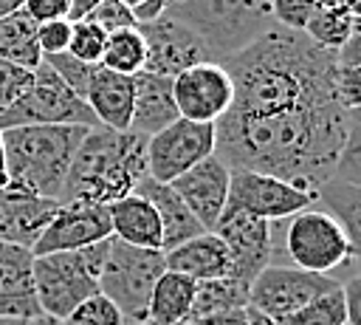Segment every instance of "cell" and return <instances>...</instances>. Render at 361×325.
Masks as SVG:
<instances>
[{"label": "cell", "mask_w": 361, "mask_h": 325, "mask_svg": "<svg viewBox=\"0 0 361 325\" xmlns=\"http://www.w3.org/2000/svg\"><path fill=\"white\" fill-rule=\"evenodd\" d=\"M347 113L341 102L271 116L228 110L214 124V155L228 170L274 175L316 195L333 178L347 133Z\"/></svg>", "instance_id": "cell-1"}, {"label": "cell", "mask_w": 361, "mask_h": 325, "mask_svg": "<svg viewBox=\"0 0 361 325\" xmlns=\"http://www.w3.org/2000/svg\"><path fill=\"white\" fill-rule=\"evenodd\" d=\"M223 65L234 82L231 110L240 113L271 116L341 102L336 85V54L319 48L305 31L274 25Z\"/></svg>", "instance_id": "cell-2"}, {"label": "cell", "mask_w": 361, "mask_h": 325, "mask_svg": "<svg viewBox=\"0 0 361 325\" xmlns=\"http://www.w3.org/2000/svg\"><path fill=\"white\" fill-rule=\"evenodd\" d=\"M147 178V138L127 130L90 127L82 138L59 192L62 203H113Z\"/></svg>", "instance_id": "cell-3"}, {"label": "cell", "mask_w": 361, "mask_h": 325, "mask_svg": "<svg viewBox=\"0 0 361 325\" xmlns=\"http://www.w3.org/2000/svg\"><path fill=\"white\" fill-rule=\"evenodd\" d=\"M90 127L76 124H28L3 130L6 181L31 195L59 203L71 161Z\"/></svg>", "instance_id": "cell-4"}, {"label": "cell", "mask_w": 361, "mask_h": 325, "mask_svg": "<svg viewBox=\"0 0 361 325\" xmlns=\"http://www.w3.org/2000/svg\"><path fill=\"white\" fill-rule=\"evenodd\" d=\"M164 17L200 37L214 62L231 59L276 25L271 0H169Z\"/></svg>", "instance_id": "cell-5"}, {"label": "cell", "mask_w": 361, "mask_h": 325, "mask_svg": "<svg viewBox=\"0 0 361 325\" xmlns=\"http://www.w3.org/2000/svg\"><path fill=\"white\" fill-rule=\"evenodd\" d=\"M110 240L79 249L34 257V288L42 317L65 319L76 305L99 294V274L107 260Z\"/></svg>", "instance_id": "cell-6"}, {"label": "cell", "mask_w": 361, "mask_h": 325, "mask_svg": "<svg viewBox=\"0 0 361 325\" xmlns=\"http://www.w3.org/2000/svg\"><path fill=\"white\" fill-rule=\"evenodd\" d=\"M166 271L164 252L135 249L110 237V252L99 274V294H104L124 317V325H144L155 283Z\"/></svg>", "instance_id": "cell-7"}, {"label": "cell", "mask_w": 361, "mask_h": 325, "mask_svg": "<svg viewBox=\"0 0 361 325\" xmlns=\"http://www.w3.org/2000/svg\"><path fill=\"white\" fill-rule=\"evenodd\" d=\"M282 223V254L288 257L285 266L333 277L330 271L350 263V240L341 223L319 203L290 215Z\"/></svg>", "instance_id": "cell-8"}, {"label": "cell", "mask_w": 361, "mask_h": 325, "mask_svg": "<svg viewBox=\"0 0 361 325\" xmlns=\"http://www.w3.org/2000/svg\"><path fill=\"white\" fill-rule=\"evenodd\" d=\"M28 124H76V127H99L93 110L85 99H79L45 62L34 68V79L28 90L0 113V130L28 127Z\"/></svg>", "instance_id": "cell-9"}, {"label": "cell", "mask_w": 361, "mask_h": 325, "mask_svg": "<svg viewBox=\"0 0 361 325\" xmlns=\"http://www.w3.org/2000/svg\"><path fill=\"white\" fill-rule=\"evenodd\" d=\"M338 285L341 283L336 277L271 263L254 277V283L248 288V308L259 311L262 317H268L276 325L285 317L296 314L299 308H305L307 302H313L316 297H322Z\"/></svg>", "instance_id": "cell-10"}, {"label": "cell", "mask_w": 361, "mask_h": 325, "mask_svg": "<svg viewBox=\"0 0 361 325\" xmlns=\"http://www.w3.org/2000/svg\"><path fill=\"white\" fill-rule=\"evenodd\" d=\"M214 155V124L175 119L169 127L147 138V175L172 184L200 161Z\"/></svg>", "instance_id": "cell-11"}, {"label": "cell", "mask_w": 361, "mask_h": 325, "mask_svg": "<svg viewBox=\"0 0 361 325\" xmlns=\"http://www.w3.org/2000/svg\"><path fill=\"white\" fill-rule=\"evenodd\" d=\"M316 206V195L279 181L274 175L251 172V170H231L228 178V206L254 218H262L268 223L288 220L290 215Z\"/></svg>", "instance_id": "cell-12"}, {"label": "cell", "mask_w": 361, "mask_h": 325, "mask_svg": "<svg viewBox=\"0 0 361 325\" xmlns=\"http://www.w3.org/2000/svg\"><path fill=\"white\" fill-rule=\"evenodd\" d=\"M178 116L197 124H217L234 105V82L223 62H197L172 79Z\"/></svg>", "instance_id": "cell-13"}, {"label": "cell", "mask_w": 361, "mask_h": 325, "mask_svg": "<svg viewBox=\"0 0 361 325\" xmlns=\"http://www.w3.org/2000/svg\"><path fill=\"white\" fill-rule=\"evenodd\" d=\"M214 235L228 249V257H231V274L228 277H234L251 288L254 277L265 266H271V254H274L271 223L262 218L237 212V209H226L214 226Z\"/></svg>", "instance_id": "cell-14"}, {"label": "cell", "mask_w": 361, "mask_h": 325, "mask_svg": "<svg viewBox=\"0 0 361 325\" xmlns=\"http://www.w3.org/2000/svg\"><path fill=\"white\" fill-rule=\"evenodd\" d=\"M110 240V215L102 203H62L31 254H56V252H79L96 243Z\"/></svg>", "instance_id": "cell-15"}, {"label": "cell", "mask_w": 361, "mask_h": 325, "mask_svg": "<svg viewBox=\"0 0 361 325\" xmlns=\"http://www.w3.org/2000/svg\"><path fill=\"white\" fill-rule=\"evenodd\" d=\"M138 28L147 42L144 71H149V73L175 79L178 73H183L186 68H192L197 62H214L209 48L200 42V37H195L186 25H180L169 17H158Z\"/></svg>", "instance_id": "cell-16"}, {"label": "cell", "mask_w": 361, "mask_h": 325, "mask_svg": "<svg viewBox=\"0 0 361 325\" xmlns=\"http://www.w3.org/2000/svg\"><path fill=\"white\" fill-rule=\"evenodd\" d=\"M228 178L231 170L217 155H212L197 167H192L189 172H183L180 178H175L169 187L180 195V201L195 215V220L206 232H214L217 220L228 206Z\"/></svg>", "instance_id": "cell-17"}, {"label": "cell", "mask_w": 361, "mask_h": 325, "mask_svg": "<svg viewBox=\"0 0 361 325\" xmlns=\"http://www.w3.org/2000/svg\"><path fill=\"white\" fill-rule=\"evenodd\" d=\"M56 209V201L31 195L11 184H0V243L34 249Z\"/></svg>", "instance_id": "cell-18"}, {"label": "cell", "mask_w": 361, "mask_h": 325, "mask_svg": "<svg viewBox=\"0 0 361 325\" xmlns=\"http://www.w3.org/2000/svg\"><path fill=\"white\" fill-rule=\"evenodd\" d=\"M42 317L34 288L31 249L0 243V319H37Z\"/></svg>", "instance_id": "cell-19"}, {"label": "cell", "mask_w": 361, "mask_h": 325, "mask_svg": "<svg viewBox=\"0 0 361 325\" xmlns=\"http://www.w3.org/2000/svg\"><path fill=\"white\" fill-rule=\"evenodd\" d=\"M133 99H135L133 76L107 71L102 65L93 68L85 102L102 127L116 130V133H127L130 122H133Z\"/></svg>", "instance_id": "cell-20"}, {"label": "cell", "mask_w": 361, "mask_h": 325, "mask_svg": "<svg viewBox=\"0 0 361 325\" xmlns=\"http://www.w3.org/2000/svg\"><path fill=\"white\" fill-rule=\"evenodd\" d=\"M107 215H110V237L113 240H121L135 249H158L161 252V243H164L161 218L144 195L130 192V195L107 203Z\"/></svg>", "instance_id": "cell-21"}, {"label": "cell", "mask_w": 361, "mask_h": 325, "mask_svg": "<svg viewBox=\"0 0 361 325\" xmlns=\"http://www.w3.org/2000/svg\"><path fill=\"white\" fill-rule=\"evenodd\" d=\"M135 82V99H133V122L130 130L149 138L155 133H161L164 127H169L178 116V105L172 96V79L141 71L133 76Z\"/></svg>", "instance_id": "cell-22"}, {"label": "cell", "mask_w": 361, "mask_h": 325, "mask_svg": "<svg viewBox=\"0 0 361 325\" xmlns=\"http://www.w3.org/2000/svg\"><path fill=\"white\" fill-rule=\"evenodd\" d=\"M166 268L178 271L195 283H206V280H220L231 274V257L226 243L214 235V232H203L169 252H164Z\"/></svg>", "instance_id": "cell-23"}, {"label": "cell", "mask_w": 361, "mask_h": 325, "mask_svg": "<svg viewBox=\"0 0 361 325\" xmlns=\"http://www.w3.org/2000/svg\"><path fill=\"white\" fill-rule=\"evenodd\" d=\"M135 192L144 195V198L155 206V212H158V218H161V229H164L161 252H169V249H175V246H180V243H186V240H192V237H197V235L206 232V229L195 220V215L186 209V203L180 201V195H178L169 184H158V181H152V178L147 175V178L135 187Z\"/></svg>", "instance_id": "cell-24"}, {"label": "cell", "mask_w": 361, "mask_h": 325, "mask_svg": "<svg viewBox=\"0 0 361 325\" xmlns=\"http://www.w3.org/2000/svg\"><path fill=\"white\" fill-rule=\"evenodd\" d=\"M195 294H197L195 280L166 268L149 294L144 325H186L192 319Z\"/></svg>", "instance_id": "cell-25"}, {"label": "cell", "mask_w": 361, "mask_h": 325, "mask_svg": "<svg viewBox=\"0 0 361 325\" xmlns=\"http://www.w3.org/2000/svg\"><path fill=\"white\" fill-rule=\"evenodd\" d=\"M316 203L341 223L350 240V260L355 263V271L361 274V187L330 178L316 192Z\"/></svg>", "instance_id": "cell-26"}, {"label": "cell", "mask_w": 361, "mask_h": 325, "mask_svg": "<svg viewBox=\"0 0 361 325\" xmlns=\"http://www.w3.org/2000/svg\"><path fill=\"white\" fill-rule=\"evenodd\" d=\"M0 59L34 71L42 62L37 45V23H31L23 11L0 17Z\"/></svg>", "instance_id": "cell-27"}, {"label": "cell", "mask_w": 361, "mask_h": 325, "mask_svg": "<svg viewBox=\"0 0 361 325\" xmlns=\"http://www.w3.org/2000/svg\"><path fill=\"white\" fill-rule=\"evenodd\" d=\"M102 68L124 73V76H135L144 71L147 65V42L138 25L133 28H121L107 34L104 40V51H102Z\"/></svg>", "instance_id": "cell-28"}, {"label": "cell", "mask_w": 361, "mask_h": 325, "mask_svg": "<svg viewBox=\"0 0 361 325\" xmlns=\"http://www.w3.org/2000/svg\"><path fill=\"white\" fill-rule=\"evenodd\" d=\"M305 34L319 48L336 54L353 37V17L341 3L338 6H316L305 25Z\"/></svg>", "instance_id": "cell-29"}, {"label": "cell", "mask_w": 361, "mask_h": 325, "mask_svg": "<svg viewBox=\"0 0 361 325\" xmlns=\"http://www.w3.org/2000/svg\"><path fill=\"white\" fill-rule=\"evenodd\" d=\"M243 308H248V285L245 283H240L234 277L197 283L192 317L217 314V311H243Z\"/></svg>", "instance_id": "cell-30"}, {"label": "cell", "mask_w": 361, "mask_h": 325, "mask_svg": "<svg viewBox=\"0 0 361 325\" xmlns=\"http://www.w3.org/2000/svg\"><path fill=\"white\" fill-rule=\"evenodd\" d=\"M276 325H347V311H344V294L341 285L316 297L313 302H307L305 308H299L296 314L285 317Z\"/></svg>", "instance_id": "cell-31"}, {"label": "cell", "mask_w": 361, "mask_h": 325, "mask_svg": "<svg viewBox=\"0 0 361 325\" xmlns=\"http://www.w3.org/2000/svg\"><path fill=\"white\" fill-rule=\"evenodd\" d=\"M333 181L361 187V110L347 113V133L333 170Z\"/></svg>", "instance_id": "cell-32"}, {"label": "cell", "mask_w": 361, "mask_h": 325, "mask_svg": "<svg viewBox=\"0 0 361 325\" xmlns=\"http://www.w3.org/2000/svg\"><path fill=\"white\" fill-rule=\"evenodd\" d=\"M104 40L107 34L90 23V20H76L71 23V42H68V54L82 59L85 65H99L102 62V51H104Z\"/></svg>", "instance_id": "cell-33"}, {"label": "cell", "mask_w": 361, "mask_h": 325, "mask_svg": "<svg viewBox=\"0 0 361 325\" xmlns=\"http://www.w3.org/2000/svg\"><path fill=\"white\" fill-rule=\"evenodd\" d=\"M62 325H124V317L104 294H93L90 300L76 305L62 319Z\"/></svg>", "instance_id": "cell-34"}, {"label": "cell", "mask_w": 361, "mask_h": 325, "mask_svg": "<svg viewBox=\"0 0 361 325\" xmlns=\"http://www.w3.org/2000/svg\"><path fill=\"white\" fill-rule=\"evenodd\" d=\"M42 62H45L79 99L87 96V82H90V73H93L96 65H85L82 59L71 57L68 51H65V54H54V57H42Z\"/></svg>", "instance_id": "cell-35"}, {"label": "cell", "mask_w": 361, "mask_h": 325, "mask_svg": "<svg viewBox=\"0 0 361 325\" xmlns=\"http://www.w3.org/2000/svg\"><path fill=\"white\" fill-rule=\"evenodd\" d=\"M90 23H96L104 34H113V31H121V28H133L138 25L133 11L121 3V0H102L90 14H87Z\"/></svg>", "instance_id": "cell-36"}, {"label": "cell", "mask_w": 361, "mask_h": 325, "mask_svg": "<svg viewBox=\"0 0 361 325\" xmlns=\"http://www.w3.org/2000/svg\"><path fill=\"white\" fill-rule=\"evenodd\" d=\"M31 79H34V71H25L20 65H11V62L0 59V113L6 107H11L28 90Z\"/></svg>", "instance_id": "cell-37"}, {"label": "cell", "mask_w": 361, "mask_h": 325, "mask_svg": "<svg viewBox=\"0 0 361 325\" xmlns=\"http://www.w3.org/2000/svg\"><path fill=\"white\" fill-rule=\"evenodd\" d=\"M313 8L316 6L310 0H271L274 23L282 28H290V31H305Z\"/></svg>", "instance_id": "cell-38"}, {"label": "cell", "mask_w": 361, "mask_h": 325, "mask_svg": "<svg viewBox=\"0 0 361 325\" xmlns=\"http://www.w3.org/2000/svg\"><path fill=\"white\" fill-rule=\"evenodd\" d=\"M71 42V20H51L37 25V45L42 57L65 54Z\"/></svg>", "instance_id": "cell-39"}, {"label": "cell", "mask_w": 361, "mask_h": 325, "mask_svg": "<svg viewBox=\"0 0 361 325\" xmlns=\"http://www.w3.org/2000/svg\"><path fill=\"white\" fill-rule=\"evenodd\" d=\"M23 14L31 23H51V20H68L71 17V0H25Z\"/></svg>", "instance_id": "cell-40"}, {"label": "cell", "mask_w": 361, "mask_h": 325, "mask_svg": "<svg viewBox=\"0 0 361 325\" xmlns=\"http://www.w3.org/2000/svg\"><path fill=\"white\" fill-rule=\"evenodd\" d=\"M338 99L347 110H361V65L358 68H336Z\"/></svg>", "instance_id": "cell-41"}, {"label": "cell", "mask_w": 361, "mask_h": 325, "mask_svg": "<svg viewBox=\"0 0 361 325\" xmlns=\"http://www.w3.org/2000/svg\"><path fill=\"white\" fill-rule=\"evenodd\" d=\"M341 294H344L347 325H361V274L341 280Z\"/></svg>", "instance_id": "cell-42"}, {"label": "cell", "mask_w": 361, "mask_h": 325, "mask_svg": "<svg viewBox=\"0 0 361 325\" xmlns=\"http://www.w3.org/2000/svg\"><path fill=\"white\" fill-rule=\"evenodd\" d=\"M186 325H248V308H243V311L200 314V317H192Z\"/></svg>", "instance_id": "cell-43"}, {"label": "cell", "mask_w": 361, "mask_h": 325, "mask_svg": "<svg viewBox=\"0 0 361 325\" xmlns=\"http://www.w3.org/2000/svg\"><path fill=\"white\" fill-rule=\"evenodd\" d=\"M361 65V37L353 31V37L336 51V68H358Z\"/></svg>", "instance_id": "cell-44"}, {"label": "cell", "mask_w": 361, "mask_h": 325, "mask_svg": "<svg viewBox=\"0 0 361 325\" xmlns=\"http://www.w3.org/2000/svg\"><path fill=\"white\" fill-rule=\"evenodd\" d=\"M166 6H169V0H147V3H141V6L133 11V17H135L138 25H144V23H152V20L164 17Z\"/></svg>", "instance_id": "cell-45"}, {"label": "cell", "mask_w": 361, "mask_h": 325, "mask_svg": "<svg viewBox=\"0 0 361 325\" xmlns=\"http://www.w3.org/2000/svg\"><path fill=\"white\" fill-rule=\"evenodd\" d=\"M102 0H71V23H76V20H87V14L99 6Z\"/></svg>", "instance_id": "cell-46"}, {"label": "cell", "mask_w": 361, "mask_h": 325, "mask_svg": "<svg viewBox=\"0 0 361 325\" xmlns=\"http://www.w3.org/2000/svg\"><path fill=\"white\" fill-rule=\"evenodd\" d=\"M23 3L25 0H0V17H8L14 11H23Z\"/></svg>", "instance_id": "cell-47"}, {"label": "cell", "mask_w": 361, "mask_h": 325, "mask_svg": "<svg viewBox=\"0 0 361 325\" xmlns=\"http://www.w3.org/2000/svg\"><path fill=\"white\" fill-rule=\"evenodd\" d=\"M341 6L350 11V17H353V20H358V17H361V0H341Z\"/></svg>", "instance_id": "cell-48"}, {"label": "cell", "mask_w": 361, "mask_h": 325, "mask_svg": "<svg viewBox=\"0 0 361 325\" xmlns=\"http://www.w3.org/2000/svg\"><path fill=\"white\" fill-rule=\"evenodd\" d=\"M248 325H274L268 317H262L259 311H254V308H248Z\"/></svg>", "instance_id": "cell-49"}, {"label": "cell", "mask_w": 361, "mask_h": 325, "mask_svg": "<svg viewBox=\"0 0 361 325\" xmlns=\"http://www.w3.org/2000/svg\"><path fill=\"white\" fill-rule=\"evenodd\" d=\"M0 184H8V181H6V153H3V130H0Z\"/></svg>", "instance_id": "cell-50"}, {"label": "cell", "mask_w": 361, "mask_h": 325, "mask_svg": "<svg viewBox=\"0 0 361 325\" xmlns=\"http://www.w3.org/2000/svg\"><path fill=\"white\" fill-rule=\"evenodd\" d=\"M25 325H62L59 319H51V317H37V319H28Z\"/></svg>", "instance_id": "cell-51"}, {"label": "cell", "mask_w": 361, "mask_h": 325, "mask_svg": "<svg viewBox=\"0 0 361 325\" xmlns=\"http://www.w3.org/2000/svg\"><path fill=\"white\" fill-rule=\"evenodd\" d=\"M121 3H124V6L130 8V11H135V8H138L141 3H147V0H121Z\"/></svg>", "instance_id": "cell-52"}, {"label": "cell", "mask_w": 361, "mask_h": 325, "mask_svg": "<svg viewBox=\"0 0 361 325\" xmlns=\"http://www.w3.org/2000/svg\"><path fill=\"white\" fill-rule=\"evenodd\" d=\"M313 6H338L341 0H310Z\"/></svg>", "instance_id": "cell-53"}, {"label": "cell", "mask_w": 361, "mask_h": 325, "mask_svg": "<svg viewBox=\"0 0 361 325\" xmlns=\"http://www.w3.org/2000/svg\"><path fill=\"white\" fill-rule=\"evenodd\" d=\"M0 325H25L23 319H0Z\"/></svg>", "instance_id": "cell-54"}, {"label": "cell", "mask_w": 361, "mask_h": 325, "mask_svg": "<svg viewBox=\"0 0 361 325\" xmlns=\"http://www.w3.org/2000/svg\"><path fill=\"white\" fill-rule=\"evenodd\" d=\"M353 31L361 37V17H358V20H353Z\"/></svg>", "instance_id": "cell-55"}]
</instances>
